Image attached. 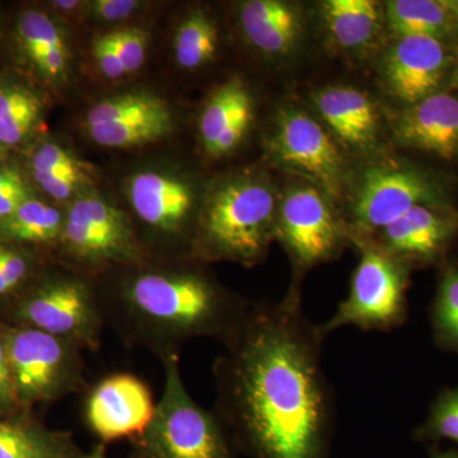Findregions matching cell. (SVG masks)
<instances>
[{"mask_svg": "<svg viewBox=\"0 0 458 458\" xmlns=\"http://www.w3.org/2000/svg\"><path fill=\"white\" fill-rule=\"evenodd\" d=\"M33 174L41 188L51 197L59 199V200H65L73 195L78 186L87 179L84 174H50L33 172Z\"/></svg>", "mask_w": 458, "mask_h": 458, "instance_id": "cell-34", "label": "cell"}, {"mask_svg": "<svg viewBox=\"0 0 458 458\" xmlns=\"http://www.w3.org/2000/svg\"><path fill=\"white\" fill-rule=\"evenodd\" d=\"M430 458H458V451L450 450V451H433L432 456Z\"/></svg>", "mask_w": 458, "mask_h": 458, "instance_id": "cell-42", "label": "cell"}, {"mask_svg": "<svg viewBox=\"0 0 458 458\" xmlns=\"http://www.w3.org/2000/svg\"><path fill=\"white\" fill-rule=\"evenodd\" d=\"M436 342L443 349L458 352V269L443 273L432 310Z\"/></svg>", "mask_w": 458, "mask_h": 458, "instance_id": "cell-26", "label": "cell"}, {"mask_svg": "<svg viewBox=\"0 0 458 458\" xmlns=\"http://www.w3.org/2000/svg\"><path fill=\"white\" fill-rule=\"evenodd\" d=\"M240 22L247 40L267 55H289L302 38V14L291 3L250 0L241 5Z\"/></svg>", "mask_w": 458, "mask_h": 458, "instance_id": "cell-17", "label": "cell"}, {"mask_svg": "<svg viewBox=\"0 0 458 458\" xmlns=\"http://www.w3.org/2000/svg\"><path fill=\"white\" fill-rule=\"evenodd\" d=\"M36 104H40V101L29 90L23 89H0V119H4V117L11 116V114Z\"/></svg>", "mask_w": 458, "mask_h": 458, "instance_id": "cell-35", "label": "cell"}, {"mask_svg": "<svg viewBox=\"0 0 458 458\" xmlns=\"http://www.w3.org/2000/svg\"><path fill=\"white\" fill-rule=\"evenodd\" d=\"M357 243L360 260L352 276L348 297L327 322L318 325L325 339L328 334L345 327L366 331L394 330L408 316V267L373 241L361 240Z\"/></svg>", "mask_w": 458, "mask_h": 458, "instance_id": "cell-2", "label": "cell"}, {"mask_svg": "<svg viewBox=\"0 0 458 458\" xmlns=\"http://www.w3.org/2000/svg\"><path fill=\"white\" fill-rule=\"evenodd\" d=\"M20 38L27 56L38 66L54 50H68L62 33L47 14L30 11L20 22Z\"/></svg>", "mask_w": 458, "mask_h": 458, "instance_id": "cell-28", "label": "cell"}, {"mask_svg": "<svg viewBox=\"0 0 458 458\" xmlns=\"http://www.w3.org/2000/svg\"><path fill=\"white\" fill-rule=\"evenodd\" d=\"M227 361L232 420L255 458H327L333 399L325 337L300 298L254 311Z\"/></svg>", "mask_w": 458, "mask_h": 458, "instance_id": "cell-1", "label": "cell"}, {"mask_svg": "<svg viewBox=\"0 0 458 458\" xmlns=\"http://www.w3.org/2000/svg\"><path fill=\"white\" fill-rule=\"evenodd\" d=\"M55 7L64 9V11H73V9L80 7L81 2H55Z\"/></svg>", "mask_w": 458, "mask_h": 458, "instance_id": "cell-43", "label": "cell"}, {"mask_svg": "<svg viewBox=\"0 0 458 458\" xmlns=\"http://www.w3.org/2000/svg\"><path fill=\"white\" fill-rule=\"evenodd\" d=\"M21 181L23 180L20 172L13 168H0V189L12 185V183L21 182Z\"/></svg>", "mask_w": 458, "mask_h": 458, "instance_id": "cell-40", "label": "cell"}, {"mask_svg": "<svg viewBox=\"0 0 458 458\" xmlns=\"http://www.w3.org/2000/svg\"><path fill=\"white\" fill-rule=\"evenodd\" d=\"M138 5L140 3L134 0H98L92 4V11L102 20L120 21L134 13Z\"/></svg>", "mask_w": 458, "mask_h": 458, "instance_id": "cell-37", "label": "cell"}, {"mask_svg": "<svg viewBox=\"0 0 458 458\" xmlns=\"http://www.w3.org/2000/svg\"><path fill=\"white\" fill-rule=\"evenodd\" d=\"M13 288L14 286L12 285L7 279H4L3 278V276H0V295L8 293V292Z\"/></svg>", "mask_w": 458, "mask_h": 458, "instance_id": "cell-44", "label": "cell"}, {"mask_svg": "<svg viewBox=\"0 0 458 458\" xmlns=\"http://www.w3.org/2000/svg\"><path fill=\"white\" fill-rule=\"evenodd\" d=\"M62 229V216L55 208L29 199L2 221L5 236L25 242H47L54 240Z\"/></svg>", "mask_w": 458, "mask_h": 458, "instance_id": "cell-23", "label": "cell"}, {"mask_svg": "<svg viewBox=\"0 0 458 458\" xmlns=\"http://www.w3.org/2000/svg\"><path fill=\"white\" fill-rule=\"evenodd\" d=\"M155 414L146 385L128 375L110 377L102 382L89 403L90 427L106 441L143 436Z\"/></svg>", "mask_w": 458, "mask_h": 458, "instance_id": "cell-10", "label": "cell"}, {"mask_svg": "<svg viewBox=\"0 0 458 458\" xmlns=\"http://www.w3.org/2000/svg\"><path fill=\"white\" fill-rule=\"evenodd\" d=\"M143 436L147 458H232L221 427L190 399L174 360L168 366L164 399Z\"/></svg>", "mask_w": 458, "mask_h": 458, "instance_id": "cell-4", "label": "cell"}, {"mask_svg": "<svg viewBox=\"0 0 458 458\" xmlns=\"http://www.w3.org/2000/svg\"><path fill=\"white\" fill-rule=\"evenodd\" d=\"M131 297L148 318L183 330L216 328L227 316L216 289L197 276L148 274L135 280Z\"/></svg>", "mask_w": 458, "mask_h": 458, "instance_id": "cell-7", "label": "cell"}, {"mask_svg": "<svg viewBox=\"0 0 458 458\" xmlns=\"http://www.w3.org/2000/svg\"><path fill=\"white\" fill-rule=\"evenodd\" d=\"M29 199V191L23 181L0 189V218L12 216Z\"/></svg>", "mask_w": 458, "mask_h": 458, "instance_id": "cell-38", "label": "cell"}, {"mask_svg": "<svg viewBox=\"0 0 458 458\" xmlns=\"http://www.w3.org/2000/svg\"><path fill=\"white\" fill-rule=\"evenodd\" d=\"M64 238L81 258L111 259L123 256L131 250L95 225L75 204L66 216Z\"/></svg>", "mask_w": 458, "mask_h": 458, "instance_id": "cell-24", "label": "cell"}, {"mask_svg": "<svg viewBox=\"0 0 458 458\" xmlns=\"http://www.w3.org/2000/svg\"><path fill=\"white\" fill-rule=\"evenodd\" d=\"M117 53L122 57L126 74L140 71L147 55L148 33L140 29L111 32Z\"/></svg>", "mask_w": 458, "mask_h": 458, "instance_id": "cell-30", "label": "cell"}, {"mask_svg": "<svg viewBox=\"0 0 458 458\" xmlns=\"http://www.w3.org/2000/svg\"><path fill=\"white\" fill-rule=\"evenodd\" d=\"M33 172L50 174H84L83 165L71 153L56 146L44 144L32 159Z\"/></svg>", "mask_w": 458, "mask_h": 458, "instance_id": "cell-31", "label": "cell"}, {"mask_svg": "<svg viewBox=\"0 0 458 458\" xmlns=\"http://www.w3.org/2000/svg\"><path fill=\"white\" fill-rule=\"evenodd\" d=\"M27 264L25 259L13 250L0 246V276L7 279L12 285L25 278Z\"/></svg>", "mask_w": 458, "mask_h": 458, "instance_id": "cell-36", "label": "cell"}, {"mask_svg": "<svg viewBox=\"0 0 458 458\" xmlns=\"http://www.w3.org/2000/svg\"><path fill=\"white\" fill-rule=\"evenodd\" d=\"M218 47V29L204 12H192L181 23L174 38V54L181 68H200L213 59Z\"/></svg>", "mask_w": 458, "mask_h": 458, "instance_id": "cell-21", "label": "cell"}, {"mask_svg": "<svg viewBox=\"0 0 458 458\" xmlns=\"http://www.w3.org/2000/svg\"><path fill=\"white\" fill-rule=\"evenodd\" d=\"M135 212L148 225L174 231L191 209L192 192L183 181L157 172H140L129 183Z\"/></svg>", "mask_w": 458, "mask_h": 458, "instance_id": "cell-18", "label": "cell"}, {"mask_svg": "<svg viewBox=\"0 0 458 458\" xmlns=\"http://www.w3.org/2000/svg\"><path fill=\"white\" fill-rule=\"evenodd\" d=\"M451 63L445 41L423 36L397 38L386 54L382 74L394 98L414 105L439 92Z\"/></svg>", "mask_w": 458, "mask_h": 458, "instance_id": "cell-9", "label": "cell"}, {"mask_svg": "<svg viewBox=\"0 0 458 458\" xmlns=\"http://www.w3.org/2000/svg\"><path fill=\"white\" fill-rule=\"evenodd\" d=\"M418 441H451L458 445V386L434 401L427 420L415 432Z\"/></svg>", "mask_w": 458, "mask_h": 458, "instance_id": "cell-29", "label": "cell"}, {"mask_svg": "<svg viewBox=\"0 0 458 458\" xmlns=\"http://www.w3.org/2000/svg\"><path fill=\"white\" fill-rule=\"evenodd\" d=\"M17 397L13 373L9 364L4 344L0 343V405H8Z\"/></svg>", "mask_w": 458, "mask_h": 458, "instance_id": "cell-39", "label": "cell"}, {"mask_svg": "<svg viewBox=\"0 0 458 458\" xmlns=\"http://www.w3.org/2000/svg\"><path fill=\"white\" fill-rule=\"evenodd\" d=\"M276 237L291 255L297 273H303L334 258L349 233L324 192L303 186L291 190L280 201Z\"/></svg>", "mask_w": 458, "mask_h": 458, "instance_id": "cell-6", "label": "cell"}, {"mask_svg": "<svg viewBox=\"0 0 458 458\" xmlns=\"http://www.w3.org/2000/svg\"><path fill=\"white\" fill-rule=\"evenodd\" d=\"M92 53L99 71L108 80H119L126 74L125 66L114 47L111 32L102 33L93 41Z\"/></svg>", "mask_w": 458, "mask_h": 458, "instance_id": "cell-33", "label": "cell"}, {"mask_svg": "<svg viewBox=\"0 0 458 458\" xmlns=\"http://www.w3.org/2000/svg\"><path fill=\"white\" fill-rule=\"evenodd\" d=\"M171 114L168 105L157 96L126 93L95 105L87 114L86 123L87 128H89L105 123H131Z\"/></svg>", "mask_w": 458, "mask_h": 458, "instance_id": "cell-22", "label": "cell"}, {"mask_svg": "<svg viewBox=\"0 0 458 458\" xmlns=\"http://www.w3.org/2000/svg\"><path fill=\"white\" fill-rule=\"evenodd\" d=\"M17 396L40 399L53 390L64 364V349L55 336L32 328L8 336L4 344Z\"/></svg>", "mask_w": 458, "mask_h": 458, "instance_id": "cell-13", "label": "cell"}, {"mask_svg": "<svg viewBox=\"0 0 458 458\" xmlns=\"http://www.w3.org/2000/svg\"><path fill=\"white\" fill-rule=\"evenodd\" d=\"M445 2H447L448 8H450L458 33V0H445Z\"/></svg>", "mask_w": 458, "mask_h": 458, "instance_id": "cell-41", "label": "cell"}, {"mask_svg": "<svg viewBox=\"0 0 458 458\" xmlns=\"http://www.w3.org/2000/svg\"><path fill=\"white\" fill-rule=\"evenodd\" d=\"M21 315L50 335H73L90 327L93 310L86 286L63 280L33 294Z\"/></svg>", "mask_w": 458, "mask_h": 458, "instance_id": "cell-14", "label": "cell"}, {"mask_svg": "<svg viewBox=\"0 0 458 458\" xmlns=\"http://www.w3.org/2000/svg\"><path fill=\"white\" fill-rule=\"evenodd\" d=\"M40 110L41 102L4 119H0V144L5 147L20 143L35 125Z\"/></svg>", "mask_w": 458, "mask_h": 458, "instance_id": "cell-32", "label": "cell"}, {"mask_svg": "<svg viewBox=\"0 0 458 458\" xmlns=\"http://www.w3.org/2000/svg\"><path fill=\"white\" fill-rule=\"evenodd\" d=\"M441 190L423 172L401 165L367 171L352 204V241L372 240L419 205H438Z\"/></svg>", "mask_w": 458, "mask_h": 458, "instance_id": "cell-5", "label": "cell"}, {"mask_svg": "<svg viewBox=\"0 0 458 458\" xmlns=\"http://www.w3.org/2000/svg\"><path fill=\"white\" fill-rule=\"evenodd\" d=\"M454 86H456L458 89V69L456 71V73H454Z\"/></svg>", "mask_w": 458, "mask_h": 458, "instance_id": "cell-45", "label": "cell"}, {"mask_svg": "<svg viewBox=\"0 0 458 458\" xmlns=\"http://www.w3.org/2000/svg\"><path fill=\"white\" fill-rule=\"evenodd\" d=\"M457 234V216L438 205H419L370 241L408 267V262L433 261Z\"/></svg>", "mask_w": 458, "mask_h": 458, "instance_id": "cell-11", "label": "cell"}, {"mask_svg": "<svg viewBox=\"0 0 458 458\" xmlns=\"http://www.w3.org/2000/svg\"><path fill=\"white\" fill-rule=\"evenodd\" d=\"M251 95L245 84L229 81L216 90L200 119V134L205 150L212 157H221L238 146L254 116Z\"/></svg>", "mask_w": 458, "mask_h": 458, "instance_id": "cell-16", "label": "cell"}, {"mask_svg": "<svg viewBox=\"0 0 458 458\" xmlns=\"http://www.w3.org/2000/svg\"><path fill=\"white\" fill-rule=\"evenodd\" d=\"M3 153H4V147L0 144V155H3Z\"/></svg>", "mask_w": 458, "mask_h": 458, "instance_id": "cell-46", "label": "cell"}, {"mask_svg": "<svg viewBox=\"0 0 458 458\" xmlns=\"http://www.w3.org/2000/svg\"><path fill=\"white\" fill-rule=\"evenodd\" d=\"M270 149L288 170L309 177L328 194H339L344 181L342 153L321 123L309 114L283 110L276 120Z\"/></svg>", "mask_w": 458, "mask_h": 458, "instance_id": "cell-8", "label": "cell"}, {"mask_svg": "<svg viewBox=\"0 0 458 458\" xmlns=\"http://www.w3.org/2000/svg\"><path fill=\"white\" fill-rule=\"evenodd\" d=\"M321 11L328 35L344 50L366 49L381 29L382 12L372 0H327Z\"/></svg>", "mask_w": 458, "mask_h": 458, "instance_id": "cell-19", "label": "cell"}, {"mask_svg": "<svg viewBox=\"0 0 458 458\" xmlns=\"http://www.w3.org/2000/svg\"><path fill=\"white\" fill-rule=\"evenodd\" d=\"M386 22L396 38H438L457 33L445 0H393L386 4Z\"/></svg>", "mask_w": 458, "mask_h": 458, "instance_id": "cell-20", "label": "cell"}, {"mask_svg": "<svg viewBox=\"0 0 458 458\" xmlns=\"http://www.w3.org/2000/svg\"><path fill=\"white\" fill-rule=\"evenodd\" d=\"M313 99L319 116L344 144L366 149L376 143L379 117L366 93L346 86L327 87Z\"/></svg>", "mask_w": 458, "mask_h": 458, "instance_id": "cell-15", "label": "cell"}, {"mask_svg": "<svg viewBox=\"0 0 458 458\" xmlns=\"http://www.w3.org/2000/svg\"><path fill=\"white\" fill-rule=\"evenodd\" d=\"M278 203L269 186L238 180L222 186L205 212L203 229L216 254L254 261L276 238Z\"/></svg>", "mask_w": 458, "mask_h": 458, "instance_id": "cell-3", "label": "cell"}, {"mask_svg": "<svg viewBox=\"0 0 458 458\" xmlns=\"http://www.w3.org/2000/svg\"><path fill=\"white\" fill-rule=\"evenodd\" d=\"M394 129L405 146L452 159L458 155V99L442 92L421 99L399 114Z\"/></svg>", "mask_w": 458, "mask_h": 458, "instance_id": "cell-12", "label": "cell"}, {"mask_svg": "<svg viewBox=\"0 0 458 458\" xmlns=\"http://www.w3.org/2000/svg\"><path fill=\"white\" fill-rule=\"evenodd\" d=\"M90 138L102 147L129 148L162 140L172 131L171 116L89 126Z\"/></svg>", "mask_w": 458, "mask_h": 458, "instance_id": "cell-25", "label": "cell"}, {"mask_svg": "<svg viewBox=\"0 0 458 458\" xmlns=\"http://www.w3.org/2000/svg\"><path fill=\"white\" fill-rule=\"evenodd\" d=\"M0 458L65 457L47 437L17 424H0Z\"/></svg>", "mask_w": 458, "mask_h": 458, "instance_id": "cell-27", "label": "cell"}]
</instances>
